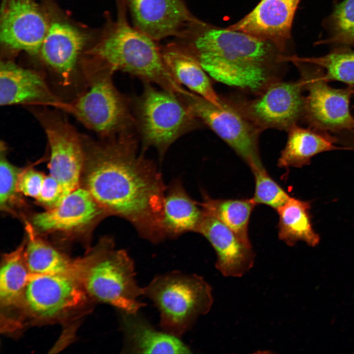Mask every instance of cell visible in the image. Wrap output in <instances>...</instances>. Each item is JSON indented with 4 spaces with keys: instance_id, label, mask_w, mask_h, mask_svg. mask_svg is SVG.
Here are the masks:
<instances>
[{
    "instance_id": "11",
    "label": "cell",
    "mask_w": 354,
    "mask_h": 354,
    "mask_svg": "<svg viewBox=\"0 0 354 354\" xmlns=\"http://www.w3.org/2000/svg\"><path fill=\"white\" fill-rule=\"evenodd\" d=\"M191 111L228 144L250 167L262 164L259 139L262 132L224 102L216 106L186 89L178 95Z\"/></svg>"
},
{
    "instance_id": "28",
    "label": "cell",
    "mask_w": 354,
    "mask_h": 354,
    "mask_svg": "<svg viewBox=\"0 0 354 354\" xmlns=\"http://www.w3.org/2000/svg\"><path fill=\"white\" fill-rule=\"evenodd\" d=\"M299 58L322 67L324 71V77L328 82L338 81L349 86L354 87V51L337 49L319 57Z\"/></svg>"
},
{
    "instance_id": "20",
    "label": "cell",
    "mask_w": 354,
    "mask_h": 354,
    "mask_svg": "<svg viewBox=\"0 0 354 354\" xmlns=\"http://www.w3.org/2000/svg\"><path fill=\"white\" fill-rule=\"evenodd\" d=\"M161 49L167 68L181 85L212 104L221 106L220 96L216 92L209 76L192 52L178 40L161 46Z\"/></svg>"
},
{
    "instance_id": "30",
    "label": "cell",
    "mask_w": 354,
    "mask_h": 354,
    "mask_svg": "<svg viewBox=\"0 0 354 354\" xmlns=\"http://www.w3.org/2000/svg\"><path fill=\"white\" fill-rule=\"evenodd\" d=\"M250 168L255 181L252 199L257 205H266L276 210L290 198L289 194L271 177L263 164Z\"/></svg>"
},
{
    "instance_id": "24",
    "label": "cell",
    "mask_w": 354,
    "mask_h": 354,
    "mask_svg": "<svg viewBox=\"0 0 354 354\" xmlns=\"http://www.w3.org/2000/svg\"><path fill=\"white\" fill-rule=\"evenodd\" d=\"M26 241L14 251L5 254L0 270L1 324L10 320L22 300L30 273L26 265L24 251Z\"/></svg>"
},
{
    "instance_id": "1",
    "label": "cell",
    "mask_w": 354,
    "mask_h": 354,
    "mask_svg": "<svg viewBox=\"0 0 354 354\" xmlns=\"http://www.w3.org/2000/svg\"><path fill=\"white\" fill-rule=\"evenodd\" d=\"M84 140V187L108 214L128 221L142 238L153 243L165 239L162 219L167 186L153 162L138 153L136 133Z\"/></svg>"
},
{
    "instance_id": "26",
    "label": "cell",
    "mask_w": 354,
    "mask_h": 354,
    "mask_svg": "<svg viewBox=\"0 0 354 354\" xmlns=\"http://www.w3.org/2000/svg\"><path fill=\"white\" fill-rule=\"evenodd\" d=\"M200 204L204 211L223 223L243 241L251 244L248 225L251 214L257 205L252 198L214 199L204 193Z\"/></svg>"
},
{
    "instance_id": "19",
    "label": "cell",
    "mask_w": 354,
    "mask_h": 354,
    "mask_svg": "<svg viewBox=\"0 0 354 354\" xmlns=\"http://www.w3.org/2000/svg\"><path fill=\"white\" fill-rule=\"evenodd\" d=\"M85 41V36L68 24L56 22L49 26L40 53L63 84L70 83Z\"/></svg>"
},
{
    "instance_id": "22",
    "label": "cell",
    "mask_w": 354,
    "mask_h": 354,
    "mask_svg": "<svg viewBox=\"0 0 354 354\" xmlns=\"http://www.w3.org/2000/svg\"><path fill=\"white\" fill-rule=\"evenodd\" d=\"M203 215L201 204L191 198L179 179H174L167 186L162 219L165 238L198 233Z\"/></svg>"
},
{
    "instance_id": "17",
    "label": "cell",
    "mask_w": 354,
    "mask_h": 354,
    "mask_svg": "<svg viewBox=\"0 0 354 354\" xmlns=\"http://www.w3.org/2000/svg\"><path fill=\"white\" fill-rule=\"evenodd\" d=\"M15 104L52 106L67 111L69 107L52 92L42 75L12 61H1L0 105Z\"/></svg>"
},
{
    "instance_id": "12",
    "label": "cell",
    "mask_w": 354,
    "mask_h": 354,
    "mask_svg": "<svg viewBox=\"0 0 354 354\" xmlns=\"http://www.w3.org/2000/svg\"><path fill=\"white\" fill-rule=\"evenodd\" d=\"M33 110L50 148V175L61 184L65 198L79 187L85 160L84 137L57 112L40 108Z\"/></svg>"
},
{
    "instance_id": "25",
    "label": "cell",
    "mask_w": 354,
    "mask_h": 354,
    "mask_svg": "<svg viewBox=\"0 0 354 354\" xmlns=\"http://www.w3.org/2000/svg\"><path fill=\"white\" fill-rule=\"evenodd\" d=\"M310 201L290 198L276 209L279 216L278 236L280 240L293 246L303 241L311 247L317 246L320 237L312 226Z\"/></svg>"
},
{
    "instance_id": "14",
    "label": "cell",
    "mask_w": 354,
    "mask_h": 354,
    "mask_svg": "<svg viewBox=\"0 0 354 354\" xmlns=\"http://www.w3.org/2000/svg\"><path fill=\"white\" fill-rule=\"evenodd\" d=\"M49 27L32 0H2L0 39L6 47L36 55L40 53Z\"/></svg>"
},
{
    "instance_id": "31",
    "label": "cell",
    "mask_w": 354,
    "mask_h": 354,
    "mask_svg": "<svg viewBox=\"0 0 354 354\" xmlns=\"http://www.w3.org/2000/svg\"><path fill=\"white\" fill-rule=\"evenodd\" d=\"M6 147L0 142V206L5 209L18 192L17 185L23 171L12 164L6 156Z\"/></svg>"
},
{
    "instance_id": "33",
    "label": "cell",
    "mask_w": 354,
    "mask_h": 354,
    "mask_svg": "<svg viewBox=\"0 0 354 354\" xmlns=\"http://www.w3.org/2000/svg\"><path fill=\"white\" fill-rule=\"evenodd\" d=\"M45 176L34 169L23 171L20 176L17 190L25 195L37 199Z\"/></svg>"
},
{
    "instance_id": "15",
    "label": "cell",
    "mask_w": 354,
    "mask_h": 354,
    "mask_svg": "<svg viewBox=\"0 0 354 354\" xmlns=\"http://www.w3.org/2000/svg\"><path fill=\"white\" fill-rule=\"evenodd\" d=\"M198 233L214 249L215 267L223 276L240 277L253 267L255 254L251 244L243 241L223 223L204 210Z\"/></svg>"
},
{
    "instance_id": "27",
    "label": "cell",
    "mask_w": 354,
    "mask_h": 354,
    "mask_svg": "<svg viewBox=\"0 0 354 354\" xmlns=\"http://www.w3.org/2000/svg\"><path fill=\"white\" fill-rule=\"evenodd\" d=\"M24 257L30 274H52L68 270L75 259L59 251L28 230Z\"/></svg>"
},
{
    "instance_id": "29",
    "label": "cell",
    "mask_w": 354,
    "mask_h": 354,
    "mask_svg": "<svg viewBox=\"0 0 354 354\" xmlns=\"http://www.w3.org/2000/svg\"><path fill=\"white\" fill-rule=\"evenodd\" d=\"M330 34L321 43L354 45V0H344L329 19Z\"/></svg>"
},
{
    "instance_id": "16",
    "label": "cell",
    "mask_w": 354,
    "mask_h": 354,
    "mask_svg": "<svg viewBox=\"0 0 354 354\" xmlns=\"http://www.w3.org/2000/svg\"><path fill=\"white\" fill-rule=\"evenodd\" d=\"M300 0H261L255 8L227 29L270 41L285 51Z\"/></svg>"
},
{
    "instance_id": "18",
    "label": "cell",
    "mask_w": 354,
    "mask_h": 354,
    "mask_svg": "<svg viewBox=\"0 0 354 354\" xmlns=\"http://www.w3.org/2000/svg\"><path fill=\"white\" fill-rule=\"evenodd\" d=\"M108 214L84 187H78L58 206L35 214L33 226L44 232L78 230Z\"/></svg>"
},
{
    "instance_id": "6",
    "label": "cell",
    "mask_w": 354,
    "mask_h": 354,
    "mask_svg": "<svg viewBox=\"0 0 354 354\" xmlns=\"http://www.w3.org/2000/svg\"><path fill=\"white\" fill-rule=\"evenodd\" d=\"M143 288L160 313L164 331L180 337L213 303L212 290L201 276L172 271L158 275Z\"/></svg>"
},
{
    "instance_id": "32",
    "label": "cell",
    "mask_w": 354,
    "mask_h": 354,
    "mask_svg": "<svg viewBox=\"0 0 354 354\" xmlns=\"http://www.w3.org/2000/svg\"><path fill=\"white\" fill-rule=\"evenodd\" d=\"M64 199L63 188L59 181L50 175L45 176L36 200L50 209L59 206Z\"/></svg>"
},
{
    "instance_id": "5",
    "label": "cell",
    "mask_w": 354,
    "mask_h": 354,
    "mask_svg": "<svg viewBox=\"0 0 354 354\" xmlns=\"http://www.w3.org/2000/svg\"><path fill=\"white\" fill-rule=\"evenodd\" d=\"M82 258L84 287L92 302L129 313L146 305L138 300L144 292L135 279L134 262L125 250L115 248L112 238H102Z\"/></svg>"
},
{
    "instance_id": "21",
    "label": "cell",
    "mask_w": 354,
    "mask_h": 354,
    "mask_svg": "<svg viewBox=\"0 0 354 354\" xmlns=\"http://www.w3.org/2000/svg\"><path fill=\"white\" fill-rule=\"evenodd\" d=\"M125 353L189 354L191 349L177 336L156 330L137 313L121 311Z\"/></svg>"
},
{
    "instance_id": "10",
    "label": "cell",
    "mask_w": 354,
    "mask_h": 354,
    "mask_svg": "<svg viewBox=\"0 0 354 354\" xmlns=\"http://www.w3.org/2000/svg\"><path fill=\"white\" fill-rule=\"evenodd\" d=\"M304 91L301 82H275L255 97L239 95L221 98L263 131L276 129L288 131L302 120Z\"/></svg>"
},
{
    "instance_id": "2",
    "label": "cell",
    "mask_w": 354,
    "mask_h": 354,
    "mask_svg": "<svg viewBox=\"0 0 354 354\" xmlns=\"http://www.w3.org/2000/svg\"><path fill=\"white\" fill-rule=\"evenodd\" d=\"M177 40L194 54L209 77L253 95L281 80L289 61L270 41L204 22Z\"/></svg>"
},
{
    "instance_id": "8",
    "label": "cell",
    "mask_w": 354,
    "mask_h": 354,
    "mask_svg": "<svg viewBox=\"0 0 354 354\" xmlns=\"http://www.w3.org/2000/svg\"><path fill=\"white\" fill-rule=\"evenodd\" d=\"M90 71L88 89L69 104L68 112L103 139L135 133L133 102L115 86L113 74Z\"/></svg>"
},
{
    "instance_id": "23",
    "label": "cell",
    "mask_w": 354,
    "mask_h": 354,
    "mask_svg": "<svg viewBox=\"0 0 354 354\" xmlns=\"http://www.w3.org/2000/svg\"><path fill=\"white\" fill-rule=\"evenodd\" d=\"M288 139L281 152L278 166L282 168H301L309 165L311 159L322 152L346 149L335 145L337 140L329 132L311 127L304 128L298 124L287 131Z\"/></svg>"
},
{
    "instance_id": "4",
    "label": "cell",
    "mask_w": 354,
    "mask_h": 354,
    "mask_svg": "<svg viewBox=\"0 0 354 354\" xmlns=\"http://www.w3.org/2000/svg\"><path fill=\"white\" fill-rule=\"evenodd\" d=\"M81 258L68 270L30 274L21 303L9 323L13 332L28 325L63 322L92 302L85 290Z\"/></svg>"
},
{
    "instance_id": "7",
    "label": "cell",
    "mask_w": 354,
    "mask_h": 354,
    "mask_svg": "<svg viewBox=\"0 0 354 354\" xmlns=\"http://www.w3.org/2000/svg\"><path fill=\"white\" fill-rule=\"evenodd\" d=\"M133 108L142 152L152 147L161 159L177 139L204 125L177 94L157 89L149 83L144 82Z\"/></svg>"
},
{
    "instance_id": "34",
    "label": "cell",
    "mask_w": 354,
    "mask_h": 354,
    "mask_svg": "<svg viewBox=\"0 0 354 354\" xmlns=\"http://www.w3.org/2000/svg\"><path fill=\"white\" fill-rule=\"evenodd\" d=\"M338 143L347 146L348 149H354V130L344 131L336 134Z\"/></svg>"
},
{
    "instance_id": "13",
    "label": "cell",
    "mask_w": 354,
    "mask_h": 354,
    "mask_svg": "<svg viewBox=\"0 0 354 354\" xmlns=\"http://www.w3.org/2000/svg\"><path fill=\"white\" fill-rule=\"evenodd\" d=\"M132 25L159 42L165 38L186 37L202 21L190 11L184 0H124Z\"/></svg>"
},
{
    "instance_id": "9",
    "label": "cell",
    "mask_w": 354,
    "mask_h": 354,
    "mask_svg": "<svg viewBox=\"0 0 354 354\" xmlns=\"http://www.w3.org/2000/svg\"><path fill=\"white\" fill-rule=\"evenodd\" d=\"M289 61L297 68L299 80L308 92L304 96L302 120L309 127L333 134L354 130V117L350 109L354 87L332 88L322 67L295 56H290Z\"/></svg>"
},
{
    "instance_id": "3",
    "label": "cell",
    "mask_w": 354,
    "mask_h": 354,
    "mask_svg": "<svg viewBox=\"0 0 354 354\" xmlns=\"http://www.w3.org/2000/svg\"><path fill=\"white\" fill-rule=\"evenodd\" d=\"M117 15L88 54L90 69L113 74L121 71L144 83L179 94L185 88L173 76L163 59L161 45L131 25L124 0H116Z\"/></svg>"
}]
</instances>
